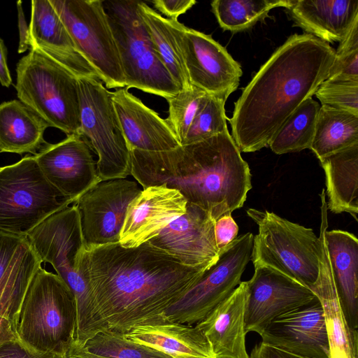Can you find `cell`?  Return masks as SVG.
Masks as SVG:
<instances>
[{"mask_svg":"<svg viewBox=\"0 0 358 358\" xmlns=\"http://www.w3.org/2000/svg\"><path fill=\"white\" fill-rule=\"evenodd\" d=\"M177 33L192 85L227 101L239 85L241 65L210 35L179 22Z\"/></svg>","mask_w":358,"mask_h":358,"instance_id":"5bb4252c","label":"cell"},{"mask_svg":"<svg viewBox=\"0 0 358 358\" xmlns=\"http://www.w3.org/2000/svg\"><path fill=\"white\" fill-rule=\"evenodd\" d=\"M49 127L20 100L0 104V152L35 155L48 143L43 134Z\"/></svg>","mask_w":358,"mask_h":358,"instance_id":"83f0119b","label":"cell"},{"mask_svg":"<svg viewBox=\"0 0 358 358\" xmlns=\"http://www.w3.org/2000/svg\"><path fill=\"white\" fill-rule=\"evenodd\" d=\"M122 334L126 338L171 358H215L201 330L196 326L171 322L164 314Z\"/></svg>","mask_w":358,"mask_h":358,"instance_id":"d4e9b609","label":"cell"},{"mask_svg":"<svg viewBox=\"0 0 358 358\" xmlns=\"http://www.w3.org/2000/svg\"><path fill=\"white\" fill-rule=\"evenodd\" d=\"M74 295L57 274L40 268L31 280L18 313L15 332L26 348L65 354L76 340Z\"/></svg>","mask_w":358,"mask_h":358,"instance_id":"277c9868","label":"cell"},{"mask_svg":"<svg viewBox=\"0 0 358 358\" xmlns=\"http://www.w3.org/2000/svg\"><path fill=\"white\" fill-rule=\"evenodd\" d=\"M358 144V115L321 105L310 149L319 160Z\"/></svg>","mask_w":358,"mask_h":358,"instance_id":"4dcf8cb0","label":"cell"},{"mask_svg":"<svg viewBox=\"0 0 358 358\" xmlns=\"http://www.w3.org/2000/svg\"><path fill=\"white\" fill-rule=\"evenodd\" d=\"M326 178L327 209L348 213L356 221L358 214V144L320 160Z\"/></svg>","mask_w":358,"mask_h":358,"instance_id":"f1b7e54d","label":"cell"},{"mask_svg":"<svg viewBox=\"0 0 358 358\" xmlns=\"http://www.w3.org/2000/svg\"><path fill=\"white\" fill-rule=\"evenodd\" d=\"M142 189L125 178L101 180L74 203L85 246L119 243L127 207Z\"/></svg>","mask_w":358,"mask_h":358,"instance_id":"4fadbf2b","label":"cell"},{"mask_svg":"<svg viewBox=\"0 0 358 358\" xmlns=\"http://www.w3.org/2000/svg\"><path fill=\"white\" fill-rule=\"evenodd\" d=\"M324 239L331 272L348 327L358 329V240L343 230H326Z\"/></svg>","mask_w":358,"mask_h":358,"instance_id":"484cf974","label":"cell"},{"mask_svg":"<svg viewBox=\"0 0 358 358\" xmlns=\"http://www.w3.org/2000/svg\"><path fill=\"white\" fill-rule=\"evenodd\" d=\"M128 90L111 92V99L129 150L164 152L180 146L166 119Z\"/></svg>","mask_w":358,"mask_h":358,"instance_id":"7402d4cb","label":"cell"},{"mask_svg":"<svg viewBox=\"0 0 358 358\" xmlns=\"http://www.w3.org/2000/svg\"><path fill=\"white\" fill-rule=\"evenodd\" d=\"M320 106L313 97L305 100L281 125L268 146L282 155L310 149Z\"/></svg>","mask_w":358,"mask_h":358,"instance_id":"1f68e13d","label":"cell"},{"mask_svg":"<svg viewBox=\"0 0 358 358\" xmlns=\"http://www.w3.org/2000/svg\"><path fill=\"white\" fill-rule=\"evenodd\" d=\"M287 10L306 34L340 43L358 20V0H295Z\"/></svg>","mask_w":358,"mask_h":358,"instance_id":"4316f807","label":"cell"},{"mask_svg":"<svg viewBox=\"0 0 358 358\" xmlns=\"http://www.w3.org/2000/svg\"><path fill=\"white\" fill-rule=\"evenodd\" d=\"M80 131L98 156L101 180L131 175L130 150L115 110L111 92L96 78H78Z\"/></svg>","mask_w":358,"mask_h":358,"instance_id":"30bf717a","label":"cell"},{"mask_svg":"<svg viewBox=\"0 0 358 358\" xmlns=\"http://www.w3.org/2000/svg\"><path fill=\"white\" fill-rule=\"evenodd\" d=\"M29 27L30 49L41 52L77 78H99L96 70L77 48L49 0L31 1Z\"/></svg>","mask_w":358,"mask_h":358,"instance_id":"ffe728a7","label":"cell"},{"mask_svg":"<svg viewBox=\"0 0 358 358\" xmlns=\"http://www.w3.org/2000/svg\"><path fill=\"white\" fill-rule=\"evenodd\" d=\"M327 80L358 82V20L335 50Z\"/></svg>","mask_w":358,"mask_h":358,"instance_id":"8d00e7d4","label":"cell"},{"mask_svg":"<svg viewBox=\"0 0 358 358\" xmlns=\"http://www.w3.org/2000/svg\"><path fill=\"white\" fill-rule=\"evenodd\" d=\"M18 13V28H19V47L18 53L24 52L30 48L29 27L27 25L22 6V1L17 2Z\"/></svg>","mask_w":358,"mask_h":358,"instance_id":"7bdbcfd3","label":"cell"},{"mask_svg":"<svg viewBox=\"0 0 358 358\" xmlns=\"http://www.w3.org/2000/svg\"><path fill=\"white\" fill-rule=\"evenodd\" d=\"M327 211L321 210L320 273L310 289L324 311L329 345V358H358V333L345 319L335 289L327 252L324 233L328 228Z\"/></svg>","mask_w":358,"mask_h":358,"instance_id":"cb8c5ba5","label":"cell"},{"mask_svg":"<svg viewBox=\"0 0 358 358\" xmlns=\"http://www.w3.org/2000/svg\"><path fill=\"white\" fill-rule=\"evenodd\" d=\"M246 281L214 308L196 327L210 343L215 358H250L246 350Z\"/></svg>","mask_w":358,"mask_h":358,"instance_id":"603a6c76","label":"cell"},{"mask_svg":"<svg viewBox=\"0 0 358 358\" xmlns=\"http://www.w3.org/2000/svg\"><path fill=\"white\" fill-rule=\"evenodd\" d=\"M187 201L179 191L150 186L129 204L119 243L135 248L148 242L175 219L185 213Z\"/></svg>","mask_w":358,"mask_h":358,"instance_id":"d6986e66","label":"cell"},{"mask_svg":"<svg viewBox=\"0 0 358 358\" xmlns=\"http://www.w3.org/2000/svg\"><path fill=\"white\" fill-rule=\"evenodd\" d=\"M253 238L252 233L242 234L220 250L217 262L166 310V318L188 325L196 324L226 299L240 284L242 274L251 259Z\"/></svg>","mask_w":358,"mask_h":358,"instance_id":"7c38bea8","label":"cell"},{"mask_svg":"<svg viewBox=\"0 0 358 358\" xmlns=\"http://www.w3.org/2000/svg\"><path fill=\"white\" fill-rule=\"evenodd\" d=\"M334 57V49L313 35L289 36L234 103L229 121L239 150L253 152L268 145L288 117L327 79Z\"/></svg>","mask_w":358,"mask_h":358,"instance_id":"7a4b0ae2","label":"cell"},{"mask_svg":"<svg viewBox=\"0 0 358 358\" xmlns=\"http://www.w3.org/2000/svg\"><path fill=\"white\" fill-rule=\"evenodd\" d=\"M83 345L90 352L110 358H171L126 338L122 333L108 330L97 333Z\"/></svg>","mask_w":358,"mask_h":358,"instance_id":"836d02e7","label":"cell"},{"mask_svg":"<svg viewBox=\"0 0 358 358\" xmlns=\"http://www.w3.org/2000/svg\"><path fill=\"white\" fill-rule=\"evenodd\" d=\"M226 100L208 95L180 145H188L229 131L224 105Z\"/></svg>","mask_w":358,"mask_h":358,"instance_id":"d590c367","label":"cell"},{"mask_svg":"<svg viewBox=\"0 0 358 358\" xmlns=\"http://www.w3.org/2000/svg\"><path fill=\"white\" fill-rule=\"evenodd\" d=\"M0 358H66L65 354L38 352L26 348L17 339L0 345Z\"/></svg>","mask_w":358,"mask_h":358,"instance_id":"f35d334b","label":"cell"},{"mask_svg":"<svg viewBox=\"0 0 358 358\" xmlns=\"http://www.w3.org/2000/svg\"><path fill=\"white\" fill-rule=\"evenodd\" d=\"M71 203L45 178L34 155L0 167V231L27 236Z\"/></svg>","mask_w":358,"mask_h":358,"instance_id":"9c48e42d","label":"cell"},{"mask_svg":"<svg viewBox=\"0 0 358 358\" xmlns=\"http://www.w3.org/2000/svg\"><path fill=\"white\" fill-rule=\"evenodd\" d=\"M34 157L48 182L73 203L101 181L90 144L80 134L47 143Z\"/></svg>","mask_w":358,"mask_h":358,"instance_id":"2e32d148","label":"cell"},{"mask_svg":"<svg viewBox=\"0 0 358 358\" xmlns=\"http://www.w3.org/2000/svg\"><path fill=\"white\" fill-rule=\"evenodd\" d=\"M19 100L49 127L67 136L79 134L78 78L41 52L30 49L16 65Z\"/></svg>","mask_w":358,"mask_h":358,"instance_id":"52a82bcc","label":"cell"},{"mask_svg":"<svg viewBox=\"0 0 358 358\" xmlns=\"http://www.w3.org/2000/svg\"><path fill=\"white\" fill-rule=\"evenodd\" d=\"M213 264L185 265L146 242L135 248L84 245L77 267L99 332L125 333L164 314Z\"/></svg>","mask_w":358,"mask_h":358,"instance_id":"6da1fadb","label":"cell"},{"mask_svg":"<svg viewBox=\"0 0 358 358\" xmlns=\"http://www.w3.org/2000/svg\"><path fill=\"white\" fill-rule=\"evenodd\" d=\"M77 48L108 89L125 87L121 60L103 1L49 0Z\"/></svg>","mask_w":358,"mask_h":358,"instance_id":"8fae6325","label":"cell"},{"mask_svg":"<svg viewBox=\"0 0 358 358\" xmlns=\"http://www.w3.org/2000/svg\"><path fill=\"white\" fill-rule=\"evenodd\" d=\"M130 162L143 189H175L215 221L241 208L252 189L249 166L229 131L169 151L131 149Z\"/></svg>","mask_w":358,"mask_h":358,"instance_id":"3957f363","label":"cell"},{"mask_svg":"<svg viewBox=\"0 0 358 358\" xmlns=\"http://www.w3.org/2000/svg\"><path fill=\"white\" fill-rule=\"evenodd\" d=\"M27 237L41 262L50 264L73 292L77 309L76 341L84 345L99 330L88 287L77 267L84 241L76 206H69L50 215Z\"/></svg>","mask_w":358,"mask_h":358,"instance_id":"5b68a950","label":"cell"},{"mask_svg":"<svg viewBox=\"0 0 358 358\" xmlns=\"http://www.w3.org/2000/svg\"><path fill=\"white\" fill-rule=\"evenodd\" d=\"M208 96L205 92L193 86L191 89L181 90L166 99L169 116L166 120L180 145Z\"/></svg>","mask_w":358,"mask_h":358,"instance_id":"e575fe53","label":"cell"},{"mask_svg":"<svg viewBox=\"0 0 358 358\" xmlns=\"http://www.w3.org/2000/svg\"><path fill=\"white\" fill-rule=\"evenodd\" d=\"M314 95L323 106L358 115V82L326 79Z\"/></svg>","mask_w":358,"mask_h":358,"instance_id":"74e56055","label":"cell"},{"mask_svg":"<svg viewBox=\"0 0 358 358\" xmlns=\"http://www.w3.org/2000/svg\"><path fill=\"white\" fill-rule=\"evenodd\" d=\"M17 340L11 322L0 315V345Z\"/></svg>","mask_w":358,"mask_h":358,"instance_id":"bcb514c9","label":"cell"},{"mask_svg":"<svg viewBox=\"0 0 358 358\" xmlns=\"http://www.w3.org/2000/svg\"><path fill=\"white\" fill-rule=\"evenodd\" d=\"M138 11L162 63L181 90L191 89L177 33L178 20L162 17L145 2L138 1Z\"/></svg>","mask_w":358,"mask_h":358,"instance_id":"f546056e","label":"cell"},{"mask_svg":"<svg viewBox=\"0 0 358 358\" xmlns=\"http://www.w3.org/2000/svg\"><path fill=\"white\" fill-rule=\"evenodd\" d=\"M249 357L250 358H306L287 352L262 342L255 346Z\"/></svg>","mask_w":358,"mask_h":358,"instance_id":"b9f144b4","label":"cell"},{"mask_svg":"<svg viewBox=\"0 0 358 358\" xmlns=\"http://www.w3.org/2000/svg\"><path fill=\"white\" fill-rule=\"evenodd\" d=\"M215 222L206 211L187 203L185 214L148 242L187 266L215 264L220 254Z\"/></svg>","mask_w":358,"mask_h":358,"instance_id":"ac0fdd59","label":"cell"},{"mask_svg":"<svg viewBox=\"0 0 358 358\" xmlns=\"http://www.w3.org/2000/svg\"><path fill=\"white\" fill-rule=\"evenodd\" d=\"M246 213L258 226L251 256L255 267H268L310 289L318 280L321 253L313 230L268 210Z\"/></svg>","mask_w":358,"mask_h":358,"instance_id":"8992f818","label":"cell"},{"mask_svg":"<svg viewBox=\"0 0 358 358\" xmlns=\"http://www.w3.org/2000/svg\"><path fill=\"white\" fill-rule=\"evenodd\" d=\"M42 262L27 236L0 231V315L15 331L20 306Z\"/></svg>","mask_w":358,"mask_h":358,"instance_id":"44dd1931","label":"cell"},{"mask_svg":"<svg viewBox=\"0 0 358 358\" xmlns=\"http://www.w3.org/2000/svg\"><path fill=\"white\" fill-rule=\"evenodd\" d=\"M259 336L262 343L295 355L329 358L325 318L317 297L276 317Z\"/></svg>","mask_w":358,"mask_h":358,"instance_id":"e0dca14e","label":"cell"},{"mask_svg":"<svg viewBox=\"0 0 358 358\" xmlns=\"http://www.w3.org/2000/svg\"><path fill=\"white\" fill-rule=\"evenodd\" d=\"M136 0L103 1L118 49L125 87L166 100L181 91L162 63Z\"/></svg>","mask_w":358,"mask_h":358,"instance_id":"ba28073f","label":"cell"},{"mask_svg":"<svg viewBox=\"0 0 358 358\" xmlns=\"http://www.w3.org/2000/svg\"><path fill=\"white\" fill-rule=\"evenodd\" d=\"M66 358H110L90 352L84 345L74 340L66 352Z\"/></svg>","mask_w":358,"mask_h":358,"instance_id":"f6af8a7d","label":"cell"},{"mask_svg":"<svg viewBox=\"0 0 358 358\" xmlns=\"http://www.w3.org/2000/svg\"><path fill=\"white\" fill-rule=\"evenodd\" d=\"M238 227L231 214L219 217L215 222L214 234L217 248L221 250L236 237Z\"/></svg>","mask_w":358,"mask_h":358,"instance_id":"ab89813d","label":"cell"},{"mask_svg":"<svg viewBox=\"0 0 358 358\" xmlns=\"http://www.w3.org/2000/svg\"><path fill=\"white\" fill-rule=\"evenodd\" d=\"M295 0H215L212 11L220 27L238 32L246 30L268 17L271 10L284 7L288 9Z\"/></svg>","mask_w":358,"mask_h":358,"instance_id":"d6a6232c","label":"cell"},{"mask_svg":"<svg viewBox=\"0 0 358 358\" xmlns=\"http://www.w3.org/2000/svg\"><path fill=\"white\" fill-rule=\"evenodd\" d=\"M153 6L168 19L178 20V17L189 10L196 1L195 0H155Z\"/></svg>","mask_w":358,"mask_h":358,"instance_id":"60d3db41","label":"cell"},{"mask_svg":"<svg viewBox=\"0 0 358 358\" xmlns=\"http://www.w3.org/2000/svg\"><path fill=\"white\" fill-rule=\"evenodd\" d=\"M0 83L8 87L12 83V78L7 64V48L3 39L0 38Z\"/></svg>","mask_w":358,"mask_h":358,"instance_id":"ee69618b","label":"cell"},{"mask_svg":"<svg viewBox=\"0 0 358 358\" xmlns=\"http://www.w3.org/2000/svg\"><path fill=\"white\" fill-rule=\"evenodd\" d=\"M246 333L260 334L276 317L306 305L317 296L307 287L268 267H255L246 281Z\"/></svg>","mask_w":358,"mask_h":358,"instance_id":"9a60e30c","label":"cell"}]
</instances>
